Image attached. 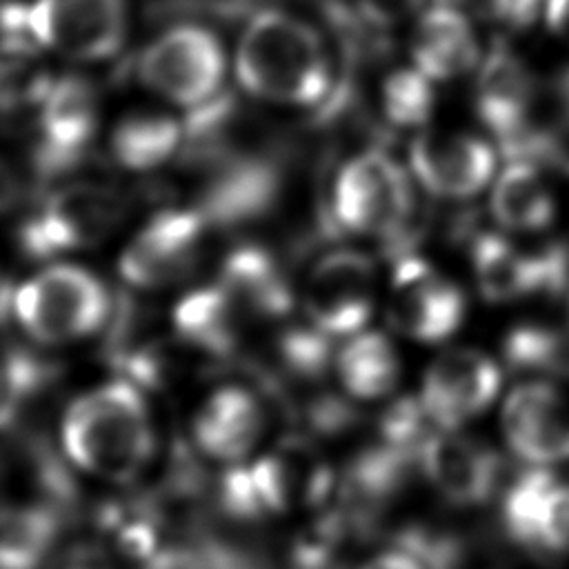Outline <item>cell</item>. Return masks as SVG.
<instances>
[{
	"label": "cell",
	"mask_w": 569,
	"mask_h": 569,
	"mask_svg": "<svg viewBox=\"0 0 569 569\" xmlns=\"http://www.w3.org/2000/svg\"><path fill=\"white\" fill-rule=\"evenodd\" d=\"M236 78L249 96L284 107H318L333 91L322 36L307 20L278 9L256 13L242 29Z\"/></svg>",
	"instance_id": "1"
},
{
	"label": "cell",
	"mask_w": 569,
	"mask_h": 569,
	"mask_svg": "<svg viewBox=\"0 0 569 569\" xmlns=\"http://www.w3.org/2000/svg\"><path fill=\"white\" fill-rule=\"evenodd\" d=\"M60 440L78 469L111 482L138 476L156 451L149 405L129 378L80 393L62 416Z\"/></svg>",
	"instance_id": "2"
},
{
	"label": "cell",
	"mask_w": 569,
	"mask_h": 569,
	"mask_svg": "<svg viewBox=\"0 0 569 569\" xmlns=\"http://www.w3.org/2000/svg\"><path fill=\"white\" fill-rule=\"evenodd\" d=\"M11 311L36 342L69 345L107 325L111 298L96 273L58 262L40 269L13 291Z\"/></svg>",
	"instance_id": "3"
},
{
	"label": "cell",
	"mask_w": 569,
	"mask_h": 569,
	"mask_svg": "<svg viewBox=\"0 0 569 569\" xmlns=\"http://www.w3.org/2000/svg\"><path fill=\"white\" fill-rule=\"evenodd\" d=\"M127 213L120 191L98 182H73L49 193L18 231L20 249L36 260L100 244Z\"/></svg>",
	"instance_id": "4"
},
{
	"label": "cell",
	"mask_w": 569,
	"mask_h": 569,
	"mask_svg": "<svg viewBox=\"0 0 569 569\" xmlns=\"http://www.w3.org/2000/svg\"><path fill=\"white\" fill-rule=\"evenodd\" d=\"M227 58L220 38L200 24H176L140 56V82L156 96L198 109L220 96Z\"/></svg>",
	"instance_id": "5"
},
{
	"label": "cell",
	"mask_w": 569,
	"mask_h": 569,
	"mask_svg": "<svg viewBox=\"0 0 569 569\" xmlns=\"http://www.w3.org/2000/svg\"><path fill=\"white\" fill-rule=\"evenodd\" d=\"M411 171L382 151L356 153L333 180L336 224L356 236H391L411 211Z\"/></svg>",
	"instance_id": "6"
},
{
	"label": "cell",
	"mask_w": 569,
	"mask_h": 569,
	"mask_svg": "<svg viewBox=\"0 0 569 569\" xmlns=\"http://www.w3.org/2000/svg\"><path fill=\"white\" fill-rule=\"evenodd\" d=\"M378 302V267L358 249L322 253L302 284V309L313 329L349 338L367 327Z\"/></svg>",
	"instance_id": "7"
},
{
	"label": "cell",
	"mask_w": 569,
	"mask_h": 569,
	"mask_svg": "<svg viewBox=\"0 0 569 569\" xmlns=\"http://www.w3.org/2000/svg\"><path fill=\"white\" fill-rule=\"evenodd\" d=\"M127 0H33L24 4L29 38L78 62L116 56L127 38Z\"/></svg>",
	"instance_id": "8"
},
{
	"label": "cell",
	"mask_w": 569,
	"mask_h": 569,
	"mask_svg": "<svg viewBox=\"0 0 569 569\" xmlns=\"http://www.w3.org/2000/svg\"><path fill=\"white\" fill-rule=\"evenodd\" d=\"M209 220L200 209H164L142 224L118 260L120 278L142 291L178 284L202 258Z\"/></svg>",
	"instance_id": "9"
},
{
	"label": "cell",
	"mask_w": 569,
	"mask_h": 569,
	"mask_svg": "<svg viewBox=\"0 0 569 569\" xmlns=\"http://www.w3.org/2000/svg\"><path fill=\"white\" fill-rule=\"evenodd\" d=\"M385 313L391 329L431 345L447 340L462 327L467 298L460 284L436 264L407 258L389 276Z\"/></svg>",
	"instance_id": "10"
},
{
	"label": "cell",
	"mask_w": 569,
	"mask_h": 569,
	"mask_svg": "<svg viewBox=\"0 0 569 569\" xmlns=\"http://www.w3.org/2000/svg\"><path fill=\"white\" fill-rule=\"evenodd\" d=\"M500 529L507 540L533 558H567L569 482L547 467L520 471L500 493Z\"/></svg>",
	"instance_id": "11"
},
{
	"label": "cell",
	"mask_w": 569,
	"mask_h": 569,
	"mask_svg": "<svg viewBox=\"0 0 569 569\" xmlns=\"http://www.w3.org/2000/svg\"><path fill=\"white\" fill-rule=\"evenodd\" d=\"M500 365L473 347H453L436 356L420 385V405L436 429H458L496 400Z\"/></svg>",
	"instance_id": "12"
},
{
	"label": "cell",
	"mask_w": 569,
	"mask_h": 569,
	"mask_svg": "<svg viewBox=\"0 0 569 569\" xmlns=\"http://www.w3.org/2000/svg\"><path fill=\"white\" fill-rule=\"evenodd\" d=\"M411 178L445 200H469L498 173L493 147L469 131H422L409 147Z\"/></svg>",
	"instance_id": "13"
},
{
	"label": "cell",
	"mask_w": 569,
	"mask_h": 569,
	"mask_svg": "<svg viewBox=\"0 0 569 569\" xmlns=\"http://www.w3.org/2000/svg\"><path fill=\"white\" fill-rule=\"evenodd\" d=\"M418 471L453 507L487 505L500 489L502 458L493 447L458 429L431 431L418 451Z\"/></svg>",
	"instance_id": "14"
},
{
	"label": "cell",
	"mask_w": 569,
	"mask_h": 569,
	"mask_svg": "<svg viewBox=\"0 0 569 569\" xmlns=\"http://www.w3.org/2000/svg\"><path fill=\"white\" fill-rule=\"evenodd\" d=\"M98 93L80 76L56 78L36 120V169L56 178L73 169L98 131Z\"/></svg>",
	"instance_id": "15"
},
{
	"label": "cell",
	"mask_w": 569,
	"mask_h": 569,
	"mask_svg": "<svg viewBox=\"0 0 569 569\" xmlns=\"http://www.w3.org/2000/svg\"><path fill=\"white\" fill-rule=\"evenodd\" d=\"M500 429L511 453L531 467L569 460V400L549 380L516 385L505 398Z\"/></svg>",
	"instance_id": "16"
},
{
	"label": "cell",
	"mask_w": 569,
	"mask_h": 569,
	"mask_svg": "<svg viewBox=\"0 0 569 569\" xmlns=\"http://www.w3.org/2000/svg\"><path fill=\"white\" fill-rule=\"evenodd\" d=\"M196 447L218 462L238 465L260 445L264 433V407L253 391L240 385L213 389L193 416Z\"/></svg>",
	"instance_id": "17"
},
{
	"label": "cell",
	"mask_w": 569,
	"mask_h": 569,
	"mask_svg": "<svg viewBox=\"0 0 569 569\" xmlns=\"http://www.w3.org/2000/svg\"><path fill=\"white\" fill-rule=\"evenodd\" d=\"M409 53L411 64L433 82L462 78L482 56L476 27L451 7H429L416 16Z\"/></svg>",
	"instance_id": "18"
},
{
	"label": "cell",
	"mask_w": 569,
	"mask_h": 569,
	"mask_svg": "<svg viewBox=\"0 0 569 569\" xmlns=\"http://www.w3.org/2000/svg\"><path fill=\"white\" fill-rule=\"evenodd\" d=\"M471 269L480 293L491 302H511L551 284L553 267L522 251L502 233H485L471 247Z\"/></svg>",
	"instance_id": "19"
},
{
	"label": "cell",
	"mask_w": 569,
	"mask_h": 569,
	"mask_svg": "<svg viewBox=\"0 0 569 569\" xmlns=\"http://www.w3.org/2000/svg\"><path fill=\"white\" fill-rule=\"evenodd\" d=\"M487 191L489 213L507 233H540L556 220V191L545 173L529 162L502 167Z\"/></svg>",
	"instance_id": "20"
},
{
	"label": "cell",
	"mask_w": 569,
	"mask_h": 569,
	"mask_svg": "<svg viewBox=\"0 0 569 569\" xmlns=\"http://www.w3.org/2000/svg\"><path fill=\"white\" fill-rule=\"evenodd\" d=\"M278 193V173L262 160H224L198 207L209 224H236L260 216Z\"/></svg>",
	"instance_id": "21"
},
{
	"label": "cell",
	"mask_w": 569,
	"mask_h": 569,
	"mask_svg": "<svg viewBox=\"0 0 569 569\" xmlns=\"http://www.w3.org/2000/svg\"><path fill=\"white\" fill-rule=\"evenodd\" d=\"M336 373L342 389L356 400L389 396L400 380V358L382 331H358L336 353Z\"/></svg>",
	"instance_id": "22"
},
{
	"label": "cell",
	"mask_w": 569,
	"mask_h": 569,
	"mask_svg": "<svg viewBox=\"0 0 569 569\" xmlns=\"http://www.w3.org/2000/svg\"><path fill=\"white\" fill-rule=\"evenodd\" d=\"M184 144V124L160 111L124 116L111 131L109 149L127 171H153L167 164Z\"/></svg>",
	"instance_id": "23"
},
{
	"label": "cell",
	"mask_w": 569,
	"mask_h": 569,
	"mask_svg": "<svg viewBox=\"0 0 569 569\" xmlns=\"http://www.w3.org/2000/svg\"><path fill=\"white\" fill-rule=\"evenodd\" d=\"M398 547L411 551L427 569H502L500 549L465 529L409 527L398 533Z\"/></svg>",
	"instance_id": "24"
},
{
	"label": "cell",
	"mask_w": 569,
	"mask_h": 569,
	"mask_svg": "<svg viewBox=\"0 0 569 569\" xmlns=\"http://www.w3.org/2000/svg\"><path fill=\"white\" fill-rule=\"evenodd\" d=\"M58 533V520L44 505L0 509V569H36Z\"/></svg>",
	"instance_id": "25"
},
{
	"label": "cell",
	"mask_w": 569,
	"mask_h": 569,
	"mask_svg": "<svg viewBox=\"0 0 569 569\" xmlns=\"http://www.w3.org/2000/svg\"><path fill=\"white\" fill-rule=\"evenodd\" d=\"M36 42L0 38V113L38 107L53 84L51 71L36 53Z\"/></svg>",
	"instance_id": "26"
},
{
	"label": "cell",
	"mask_w": 569,
	"mask_h": 569,
	"mask_svg": "<svg viewBox=\"0 0 569 569\" xmlns=\"http://www.w3.org/2000/svg\"><path fill=\"white\" fill-rule=\"evenodd\" d=\"M502 358L520 373L569 378V331L518 325L502 340Z\"/></svg>",
	"instance_id": "27"
},
{
	"label": "cell",
	"mask_w": 569,
	"mask_h": 569,
	"mask_svg": "<svg viewBox=\"0 0 569 569\" xmlns=\"http://www.w3.org/2000/svg\"><path fill=\"white\" fill-rule=\"evenodd\" d=\"M529 104V84L522 69L509 58H493L478 93L480 116L500 133L518 129Z\"/></svg>",
	"instance_id": "28"
},
{
	"label": "cell",
	"mask_w": 569,
	"mask_h": 569,
	"mask_svg": "<svg viewBox=\"0 0 569 569\" xmlns=\"http://www.w3.org/2000/svg\"><path fill=\"white\" fill-rule=\"evenodd\" d=\"M433 80L420 69L400 67L391 71L382 82V111L385 118L402 129H418L427 124L436 107Z\"/></svg>",
	"instance_id": "29"
},
{
	"label": "cell",
	"mask_w": 569,
	"mask_h": 569,
	"mask_svg": "<svg viewBox=\"0 0 569 569\" xmlns=\"http://www.w3.org/2000/svg\"><path fill=\"white\" fill-rule=\"evenodd\" d=\"M485 16L509 31L531 27L545 9V0H480Z\"/></svg>",
	"instance_id": "30"
},
{
	"label": "cell",
	"mask_w": 569,
	"mask_h": 569,
	"mask_svg": "<svg viewBox=\"0 0 569 569\" xmlns=\"http://www.w3.org/2000/svg\"><path fill=\"white\" fill-rule=\"evenodd\" d=\"M36 380L38 376L27 360L11 358L9 362H0V420L11 413L16 398L24 393Z\"/></svg>",
	"instance_id": "31"
},
{
	"label": "cell",
	"mask_w": 569,
	"mask_h": 569,
	"mask_svg": "<svg viewBox=\"0 0 569 569\" xmlns=\"http://www.w3.org/2000/svg\"><path fill=\"white\" fill-rule=\"evenodd\" d=\"M358 11L378 27H391L416 16L422 0H353Z\"/></svg>",
	"instance_id": "32"
},
{
	"label": "cell",
	"mask_w": 569,
	"mask_h": 569,
	"mask_svg": "<svg viewBox=\"0 0 569 569\" xmlns=\"http://www.w3.org/2000/svg\"><path fill=\"white\" fill-rule=\"evenodd\" d=\"M360 569H427V567L411 551H407L402 547H396V549L376 553Z\"/></svg>",
	"instance_id": "33"
},
{
	"label": "cell",
	"mask_w": 569,
	"mask_h": 569,
	"mask_svg": "<svg viewBox=\"0 0 569 569\" xmlns=\"http://www.w3.org/2000/svg\"><path fill=\"white\" fill-rule=\"evenodd\" d=\"M542 20L556 40L569 44V0H545Z\"/></svg>",
	"instance_id": "34"
},
{
	"label": "cell",
	"mask_w": 569,
	"mask_h": 569,
	"mask_svg": "<svg viewBox=\"0 0 569 569\" xmlns=\"http://www.w3.org/2000/svg\"><path fill=\"white\" fill-rule=\"evenodd\" d=\"M20 196V178L18 173L0 158V213L11 209Z\"/></svg>",
	"instance_id": "35"
},
{
	"label": "cell",
	"mask_w": 569,
	"mask_h": 569,
	"mask_svg": "<svg viewBox=\"0 0 569 569\" xmlns=\"http://www.w3.org/2000/svg\"><path fill=\"white\" fill-rule=\"evenodd\" d=\"M558 104H560V118H562L565 131L569 136V71L565 73V78L558 84Z\"/></svg>",
	"instance_id": "36"
},
{
	"label": "cell",
	"mask_w": 569,
	"mask_h": 569,
	"mask_svg": "<svg viewBox=\"0 0 569 569\" xmlns=\"http://www.w3.org/2000/svg\"><path fill=\"white\" fill-rule=\"evenodd\" d=\"M56 569H107V567L98 565L93 560H87V558H73V560L64 562V565H58Z\"/></svg>",
	"instance_id": "37"
},
{
	"label": "cell",
	"mask_w": 569,
	"mask_h": 569,
	"mask_svg": "<svg viewBox=\"0 0 569 569\" xmlns=\"http://www.w3.org/2000/svg\"><path fill=\"white\" fill-rule=\"evenodd\" d=\"M567 313H569V309H567ZM567 331H569V325H567Z\"/></svg>",
	"instance_id": "38"
}]
</instances>
